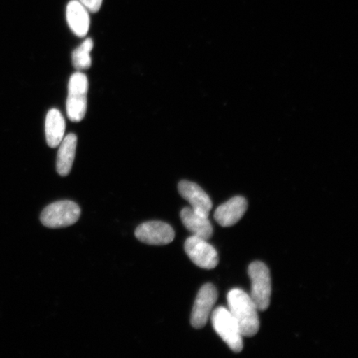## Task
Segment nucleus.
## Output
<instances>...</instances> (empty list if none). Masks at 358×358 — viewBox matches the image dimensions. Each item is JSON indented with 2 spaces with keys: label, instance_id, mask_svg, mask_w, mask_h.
Wrapping results in <instances>:
<instances>
[{
  "label": "nucleus",
  "instance_id": "obj_1",
  "mask_svg": "<svg viewBox=\"0 0 358 358\" xmlns=\"http://www.w3.org/2000/svg\"><path fill=\"white\" fill-rule=\"evenodd\" d=\"M228 310L239 326L241 334L252 337L259 329L258 308L248 294L234 289L227 294Z\"/></svg>",
  "mask_w": 358,
  "mask_h": 358
},
{
  "label": "nucleus",
  "instance_id": "obj_2",
  "mask_svg": "<svg viewBox=\"0 0 358 358\" xmlns=\"http://www.w3.org/2000/svg\"><path fill=\"white\" fill-rule=\"evenodd\" d=\"M88 79L78 71L71 76L69 96L66 100V113L71 122H79L86 115L87 110Z\"/></svg>",
  "mask_w": 358,
  "mask_h": 358
},
{
  "label": "nucleus",
  "instance_id": "obj_3",
  "mask_svg": "<svg viewBox=\"0 0 358 358\" xmlns=\"http://www.w3.org/2000/svg\"><path fill=\"white\" fill-rule=\"evenodd\" d=\"M248 275L252 281V298L258 310L265 311L270 306L271 280L270 271L265 264L255 262L248 268Z\"/></svg>",
  "mask_w": 358,
  "mask_h": 358
},
{
  "label": "nucleus",
  "instance_id": "obj_4",
  "mask_svg": "<svg viewBox=\"0 0 358 358\" xmlns=\"http://www.w3.org/2000/svg\"><path fill=\"white\" fill-rule=\"evenodd\" d=\"M212 322L215 331L227 346L235 352H241L243 348V336L230 311L224 307L217 308L213 312Z\"/></svg>",
  "mask_w": 358,
  "mask_h": 358
},
{
  "label": "nucleus",
  "instance_id": "obj_5",
  "mask_svg": "<svg viewBox=\"0 0 358 358\" xmlns=\"http://www.w3.org/2000/svg\"><path fill=\"white\" fill-rule=\"evenodd\" d=\"M80 216L79 206L73 201H59L48 205L41 214V222L49 228L73 225Z\"/></svg>",
  "mask_w": 358,
  "mask_h": 358
},
{
  "label": "nucleus",
  "instance_id": "obj_6",
  "mask_svg": "<svg viewBox=\"0 0 358 358\" xmlns=\"http://www.w3.org/2000/svg\"><path fill=\"white\" fill-rule=\"evenodd\" d=\"M185 249L187 257L196 266L207 270H212L217 266V252L207 240L192 235L185 241Z\"/></svg>",
  "mask_w": 358,
  "mask_h": 358
},
{
  "label": "nucleus",
  "instance_id": "obj_7",
  "mask_svg": "<svg viewBox=\"0 0 358 358\" xmlns=\"http://www.w3.org/2000/svg\"><path fill=\"white\" fill-rule=\"evenodd\" d=\"M217 299V291L212 284H206L196 295L191 315V324L195 329H201L207 324L213 308Z\"/></svg>",
  "mask_w": 358,
  "mask_h": 358
},
{
  "label": "nucleus",
  "instance_id": "obj_8",
  "mask_svg": "<svg viewBox=\"0 0 358 358\" xmlns=\"http://www.w3.org/2000/svg\"><path fill=\"white\" fill-rule=\"evenodd\" d=\"M136 238L148 245H163L171 243L174 239V231L167 223L148 222L136 228Z\"/></svg>",
  "mask_w": 358,
  "mask_h": 358
},
{
  "label": "nucleus",
  "instance_id": "obj_9",
  "mask_svg": "<svg viewBox=\"0 0 358 358\" xmlns=\"http://www.w3.org/2000/svg\"><path fill=\"white\" fill-rule=\"evenodd\" d=\"M179 194L191 205V208L203 216H209L213 203L209 196L196 183L183 180L178 185Z\"/></svg>",
  "mask_w": 358,
  "mask_h": 358
},
{
  "label": "nucleus",
  "instance_id": "obj_10",
  "mask_svg": "<svg viewBox=\"0 0 358 358\" xmlns=\"http://www.w3.org/2000/svg\"><path fill=\"white\" fill-rule=\"evenodd\" d=\"M248 210V201L243 196H235L219 206L214 213L215 220L223 227L235 225Z\"/></svg>",
  "mask_w": 358,
  "mask_h": 358
},
{
  "label": "nucleus",
  "instance_id": "obj_11",
  "mask_svg": "<svg viewBox=\"0 0 358 358\" xmlns=\"http://www.w3.org/2000/svg\"><path fill=\"white\" fill-rule=\"evenodd\" d=\"M66 21L69 28L79 38H84L90 29V15L87 8L78 0H71L66 6Z\"/></svg>",
  "mask_w": 358,
  "mask_h": 358
},
{
  "label": "nucleus",
  "instance_id": "obj_12",
  "mask_svg": "<svg viewBox=\"0 0 358 358\" xmlns=\"http://www.w3.org/2000/svg\"><path fill=\"white\" fill-rule=\"evenodd\" d=\"M180 217L183 225L194 236L205 240L211 238L213 234V228L208 217L196 213L191 208H183Z\"/></svg>",
  "mask_w": 358,
  "mask_h": 358
},
{
  "label": "nucleus",
  "instance_id": "obj_13",
  "mask_svg": "<svg viewBox=\"0 0 358 358\" xmlns=\"http://www.w3.org/2000/svg\"><path fill=\"white\" fill-rule=\"evenodd\" d=\"M78 138L71 133L64 136L60 143L57 156V171L61 176H69L74 162Z\"/></svg>",
  "mask_w": 358,
  "mask_h": 358
},
{
  "label": "nucleus",
  "instance_id": "obj_14",
  "mask_svg": "<svg viewBox=\"0 0 358 358\" xmlns=\"http://www.w3.org/2000/svg\"><path fill=\"white\" fill-rule=\"evenodd\" d=\"M66 122L64 115L57 109L48 111L45 122L47 142L49 147L56 148L64 140Z\"/></svg>",
  "mask_w": 358,
  "mask_h": 358
},
{
  "label": "nucleus",
  "instance_id": "obj_15",
  "mask_svg": "<svg viewBox=\"0 0 358 358\" xmlns=\"http://www.w3.org/2000/svg\"><path fill=\"white\" fill-rule=\"evenodd\" d=\"M94 43L92 38H87L73 52V64L78 71L89 69L92 66L91 52Z\"/></svg>",
  "mask_w": 358,
  "mask_h": 358
},
{
  "label": "nucleus",
  "instance_id": "obj_16",
  "mask_svg": "<svg viewBox=\"0 0 358 358\" xmlns=\"http://www.w3.org/2000/svg\"><path fill=\"white\" fill-rule=\"evenodd\" d=\"M90 13H97L101 10L103 0H78Z\"/></svg>",
  "mask_w": 358,
  "mask_h": 358
}]
</instances>
